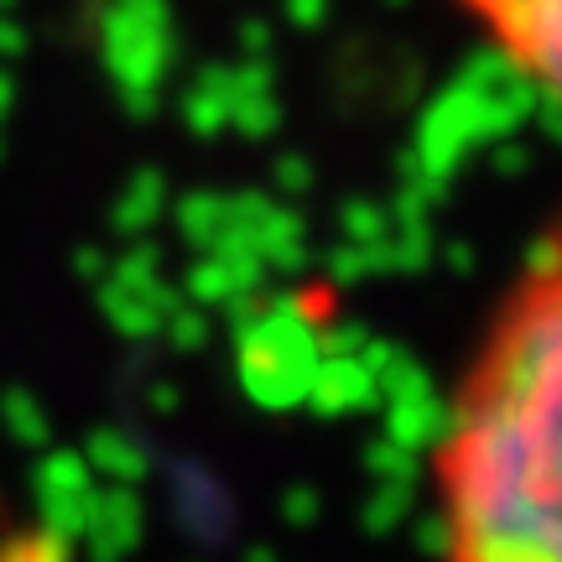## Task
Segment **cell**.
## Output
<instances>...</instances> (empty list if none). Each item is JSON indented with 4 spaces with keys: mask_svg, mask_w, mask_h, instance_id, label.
Here are the masks:
<instances>
[{
    "mask_svg": "<svg viewBox=\"0 0 562 562\" xmlns=\"http://www.w3.org/2000/svg\"><path fill=\"white\" fill-rule=\"evenodd\" d=\"M427 459L442 562H562V292L526 281L453 402L432 406Z\"/></svg>",
    "mask_w": 562,
    "mask_h": 562,
    "instance_id": "cell-1",
    "label": "cell"
},
{
    "mask_svg": "<svg viewBox=\"0 0 562 562\" xmlns=\"http://www.w3.org/2000/svg\"><path fill=\"white\" fill-rule=\"evenodd\" d=\"M240 302V318H235V344H240V381L245 391L261 406H292L313 391V375H318V334H313V318H307V302L302 297H271Z\"/></svg>",
    "mask_w": 562,
    "mask_h": 562,
    "instance_id": "cell-2",
    "label": "cell"
},
{
    "mask_svg": "<svg viewBox=\"0 0 562 562\" xmlns=\"http://www.w3.org/2000/svg\"><path fill=\"white\" fill-rule=\"evenodd\" d=\"M521 125L526 121L501 100V94H474V89L448 83L442 94H432V100L422 104L412 157H417L422 172L453 182V172H459L480 146L490 151V146H501V140L521 136Z\"/></svg>",
    "mask_w": 562,
    "mask_h": 562,
    "instance_id": "cell-3",
    "label": "cell"
},
{
    "mask_svg": "<svg viewBox=\"0 0 562 562\" xmlns=\"http://www.w3.org/2000/svg\"><path fill=\"white\" fill-rule=\"evenodd\" d=\"M100 53L115 89H157L172 68L167 0H110L100 16Z\"/></svg>",
    "mask_w": 562,
    "mask_h": 562,
    "instance_id": "cell-4",
    "label": "cell"
},
{
    "mask_svg": "<svg viewBox=\"0 0 562 562\" xmlns=\"http://www.w3.org/2000/svg\"><path fill=\"white\" fill-rule=\"evenodd\" d=\"M229 104H235V79H229L224 63H209V68H199L193 89L182 94V121H188L193 136L209 140L229 131Z\"/></svg>",
    "mask_w": 562,
    "mask_h": 562,
    "instance_id": "cell-5",
    "label": "cell"
},
{
    "mask_svg": "<svg viewBox=\"0 0 562 562\" xmlns=\"http://www.w3.org/2000/svg\"><path fill=\"white\" fill-rule=\"evenodd\" d=\"M0 562H79L58 521H16L0 531Z\"/></svg>",
    "mask_w": 562,
    "mask_h": 562,
    "instance_id": "cell-6",
    "label": "cell"
},
{
    "mask_svg": "<svg viewBox=\"0 0 562 562\" xmlns=\"http://www.w3.org/2000/svg\"><path fill=\"white\" fill-rule=\"evenodd\" d=\"M161 209H167V178H161L157 167H140L136 178L125 182V193L115 199V229L121 235H140L146 224L161 220Z\"/></svg>",
    "mask_w": 562,
    "mask_h": 562,
    "instance_id": "cell-7",
    "label": "cell"
},
{
    "mask_svg": "<svg viewBox=\"0 0 562 562\" xmlns=\"http://www.w3.org/2000/svg\"><path fill=\"white\" fill-rule=\"evenodd\" d=\"M521 68H526V63L516 58L505 42H490V47H474V53L459 63L453 83H459V89H474V94H501V89L516 79Z\"/></svg>",
    "mask_w": 562,
    "mask_h": 562,
    "instance_id": "cell-8",
    "label": "cell"
},
{
    "mask_svg": "<svg viewBox=\"0 0 562 562\" xmlns=\"http://www.w3.org/2000/svg\"><path fill=\"white\" fill-rule=\"evenodd\" d=\"M172 209H178V229L193 245H214V240H220V229H224V193L193 188V193H182Z\"/></svg>",
    "mask_w": 562,
    "mask_h": 562,
    "instance_id": "cell-9",
    "label": "cell"
},
{
    "mask_svg": "<svg viewBox=\"0 0 562 562\" xmlns=\"http://www.w3.org/2000/svg\"><path fill=\"white\" fill-rule=\"evenodd\" d=\"M229 125L250 140H271L281 131V104L277 94H240L229 104Z\"/></svg>",
    "mask_w": 562,
    "mask_h": 562,
    "instance_id": "cell-10",
    "label": "cell"
},
{
    "mask_svg": "<svg viewBox=\"0 0 562 562\" xmlns=\"http://www.w3.org/2000/svg\"><path fill=\"white\" fill-rule=\"evenodd\" d=\"M339 220H344V235H349L355 245H370V240H385V235H391V214H385V203L349 199Z\"/></svg>",
    "mask_w": 562,
    "mask_h": 562,
    "instance_id": "cell-11",
    "label": "cell"
},
{
    "mask_svg": "<svg viewBox=\"0 0 562 562\" xmlns=\"http://www.w3.org/2000/svg\"><path fill=\"white\" fill-rule=\"evenodd\" d=\"M188 286H193L203 302H229V297H240V292H235V277H229V261H224V256H209V261H203L199 271L188 277Z\"/></svg>",
    "mask_w": 562,
    "mask_h": 562,
    "instance_id": "cell-12",
    "label": "cell"
},
{
    "mask_svg": "<svg viewBox=\"0 0 562 562\" xmlns=\"http://www.w3.org/2000/svg\"><path fill=\"white\" fill-rule=\"evenodd\" d=\"M229 79H235V100H240V94H277V63L245 58L229 68Z\"/></svg>",
    "mask_w": 562,
    "mask_h": 562,
    "instance_id": "cell-13",
    "label": "cell"
},
{
    "mask_svg": "<svg viewBox=\"0 0 562 562\" xmlns=\"http://www.w3.org/2000/svg\"><path fill=\"white\" fill-rule=\"evenodd\" d=\"M558 266H562L558 235H552V229H542L537 240L526 245V281H558Z\"/></svg>",
    "mask_w": 562,
    "mask_h": 562,
    "instance_id": "cell-14",
    "label": "cell"
},
{
    "mask_svg": "<svg viewBox=\"0 0 562 562\" xmlns=\"http://www.w3.org/2000/svg\"><path fill=\"white\" fill-rule=\"evenodd\" d=\"M271 178H277L281 193H292V199H297V193H307V188H313V161H307V157H292V151H286V157H277Z\"/></svg>",
    "mask_w": 562,
    "mask_h": 562,
    "instance_id": "cell-15",
    "label": "cell"
},
{
    "mask_svg": "<svg viewBox=\"0 0 562 562\" xmlns=\"http://www.w3.org/2000/svg\"><path fill=\"white\" fill-rule=\"evenodd\" d=\"M490 161H495V172H501V178H521V172H531V151L516 146V136L501 140V146H490Z\"/></svg>",
    "mask_w": 562,
    "mask_h": 562,
    "instance_id": "cell-16",
    "label": "cell"
},
{
    "mask_svg": "<svg viewBox=\"0 0 562 562\" xmlns=\"http://www.w3.org/2000/svg\"><path fill=\"white\" fill-rule=\"evenodd\" d=\"M151 271H157V245H136L121 261V286H140V281H151Z\"/></svg>",
    "mask_w": 562,
    "mask_h": 562,
    "instance_id": "cell-17",
    "label": "cell"
},
{
    "mask_svg": "<svg viewBox=\"0 0 562 562\" xmlns=\"http://www.w3.org/2000/svg\"><path fill=\"white\" fill-rule=\"evenodd\" d=\"M370 266H364V250L360 245H339L334 256H328V277L334 281H355V277H364Z\"/></svg>",
    "mask_w": 562,
    "mask_h": 562,
    "instance_id": "cell-18",
    "label": "cell"
},
{
    "mask_svg": "<svg viewBox=\"0 0 562 562\" xmlns=\"http://www.w3.org/2000/svg\"><path fill=\"white\" fill-rule=\"evenodd\" d=\"M286 21L297 32H318L323 21H328V0H286Z\"/></svg>",
    "mask_w": 562,
    "mask_h": 562,
    "instance_id": "cell-19",
    "label": "cell"
},
{
    "mask_svg": "<svg viewBox=\"0 0 562 562\" xmlns=\"http://www.w3.org/2000/svg\"><path fill=\"white\" fill-rule=\"evenodd\" d=\"M240 47H245V58H271V26L261 16L240 21Z\"/></svg>",
    "mask_w": 562,
    "mask_h": 562,
    "instance_id": "cell-20",
    "label": "cell"
},
{
    "mask_svg": "<svg viewBox=\"0 0 562 562\" xmlns=\"http://www.w3.org/2000/svg\"><path fill=\"white\" fill-rule=\"evenodd\" d=\"M121 104H125L131 121H151V115L161 110V94L157 89H121Z\"/></svg>",
    "mask_w": 562,
    "mask_h": 562,
    "instance_id": "cell-21",
    "label": "cell"
},
{
    "mask_svg": "<svg viewBox=\"0 0 562 562\" xmlns=\"http://www.w3.org/2000/svg\"><path fill=\"white\" fill-rule=\"evenodd\" d=\"M531 121L542 125V136H558L562 131V110H558V89L547 83L542 94H537V110H531Z\"/></svg>",
    "mask_w": 562,
    "mask_h": 562,
    "instance_id": "cell-22",
    "label": "cell"
},
{
    "mask_svg": "<svg viewBox=\"0 0 562 562\" xmlns=\"http://www.w3.org/2000/svg\"><path fill=\"white\" fill-rule=\"evenodd\" d=\"M26 53V26L11 16H0V63L5 58H21Z\"/></svg>",
    "mask_w": 562,
    "mask_h": 562,
    "instance_id": "cell-23",
    "label": "cell"
},
{
    "mask_svg": "<svg viewBox=\"0 0 562 562\" xmlns=\"http://www.w3.org/2000/svg\"><path fill=\"white\" fill-rule=\"evenodd\" d=\"M11 104H16V83H11V74L0 68V121L11 115Z\"/></svg>",
    "mask_w": 562,
    "mask_h": 562,
    "instance_id": "cell-24",
    "label": "cell"
},
{
    "mask_svg": "<svg viewBox=\"0 0 562 562\" xmlns=\"http://www.w3.org/2000/svg\"><path fill=\"white\" fill-rule=\"evenodd\" d=\"M448 266H453V271H469V266H474V256H469V245L463 240L448 245Z\"/></svg>",
    "mask_w": 562,
    "mask_h": 562,
    "instance_id": "cell-25",
    "label": "cell"
},
{
    "mask_svg": "<svg viewBox=\"0 0 562 562\" xmlns=\"http://www.w3.org/2000/svg\"><path fill=\"white\" fill-rule=\"evenodd\" d=\"M79 271H83V277L104 271V256H100V250H79Z\"/></svg>",
    "mask_w": 562,
    "mask_h": 562,
    "instance_id": "cell-26",
    "label": "cell"
},
{
    "mask_svg": "<svg viewBox=\"0 0 562 562\" xmlns=\"http://www.w3.org/2000/svg\"><path fill=\"white\" fill-rule=\"evenodd\" d=\"M474 5H480V11H501L505 0H474Z\"/></svg>",
    "mask_w": 562,
    "mask_h": 562,
    "instance_id": "cell-27",
    "label": "cell"
},
{
    "mask_svg": "<svg viewBox=\"0 0 562 562\" xmlns=\"http://www.w3.org/2000/svg\"><path fill=\"white\" fill-rule=\"evenodd\" d=\"M16 11V0H0V16H11Z\"/></svg>",
    "mask_w": 562,
    "mask_h": 562,
    "instance_id": "cell-28",
    "label": "cell"
},
{
    "mask_svg": "<svg viewBox=\"0 0 562 562\" xmlns=\"http://www.w3.org/2000/svg\"><path fill=\"white\" fill-rule=\"evenodd\" d=\"M385 5H406V0H385Z\"/></svg>",
    "mask_w": 562,
    "mask_h": 562,
    "instance_id": "cell-29",
    "label": "cell"
},
{
    "mask_svg": "<svg viewBox=\"0 0 562 562\" xmlns=\"http://www.w3.org/2000/svg\"><path fill=\"white\" fill-rule=\"evenodd\" d=\"M0 157H5V140H0Z\"/></svg>",
    "mask_w": 562,
    "mask_h": 562,
    "instance_id": "cell-30",
    "label": "cell"
},
{
    "mask_svg": "<svg viewBox=\"0 0 562 562\" xmlns=\"http://www.w3.org/2000/svg\"><path fill=\"white\" fill-rule=\"evenodd\" d=\"M104 5H110V0H104Z\"/></svg>",
    "mask_w": 562,
    "mask_h": 562,
    "instance_id": "cell-31",
    "label": "cell"
}]
</instances>
